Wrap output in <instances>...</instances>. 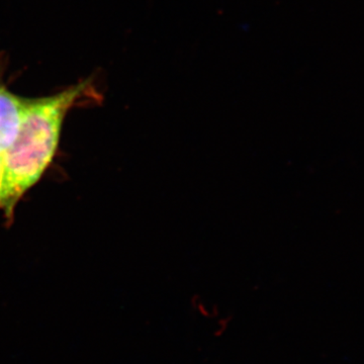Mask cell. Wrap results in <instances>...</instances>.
Instances as JSON below:
<instances>
[{
	"instance_id": "obj_1",
	"label": "cell",
	"mask_w": 364,
	"mask_h": 364,
	"mask_svg": "<svg viewBox=\"0 0 364 364\" xmlns=\"http://www.w3.org/2000/svg\"><path fill=\"white\" fill-rule=\"evenodd\" d=\"M85 85L63 91L55 97L28 100L18 136L4 158L0 208L7 215L23 193L39 181L49 166L67 112L80 97Z\"/></svg>"
},
{
	"instance_id": "obj_2",
	"label": "cell",
	"mask_w": 364,
	"mask_h": 364,
	"mask_svg": "<svg viewBox=\"0 0 364 364\" xmlns=\"http://www.w3.org/2000/svg\"><path fill=\"white\" fill-rule=\"evenodd\" d=\"M28 100L0 87V156L13 145L20 131Z\"/></svg>"
},
{
	"instance_id": "obj_3",
	"label": "cell",
	"mask_w": 364,
	"mask_h": 364,
	"mask_svg": "<svg viewBox=\"0 0 364 364\" xmlns=\"http://www.w3.org/2000/svg\"><path fill=\"white\" fill-rule=\"evenodd\" d=\"M4 158L0 156V195H1V189H2V181H4Z\"/></svg>"
}]
</instances>
